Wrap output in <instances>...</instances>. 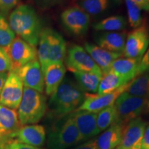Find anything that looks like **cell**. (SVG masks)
<instances>
[{
	"label": "cell",
	"mask_w": 149,
	"mask_h": 149,
	"mask_svg": "<svg viewBox=\"0 0 149 149\" xmlns=\"http://www.w3.org/2000/svg\"><path fill=\"white\" fill-rule=\"evenodd\" d=\"M86 93L76 81L69 77H64L59 86L51 96L48 103L49 115L61 119L74 113L82 104Z\"/></svg>",
	"instance_id": "6da1fadb"
},
{
	"label": "cell",
	"mask_w": 149,
	"mask_h": 149,
	"mask_svg": "<svg viewBox=\"0 0 149 149\" xmlns=\"http://www.w3.org/2000/svg\"><path fill=\"white\" fill-rule=\"evenodd\" d=\"M8 24L17 37L36 47L43 29L34 8L26 4L17 6L9 15Z\"/></svg>",
	"instance_id": "7a4b0ae2"
},
{
	"label": "cell",
	"mask_w": 149,
	"mask_h": 149,
	"mask_svg": "<svg viewBox=\"0 0 149 149\" xmlns=\"http://www.w3.org/2000/svg\"><path fill=\"white\" fill-rule=\"evenodd\" d=\"M37 49L42 71L51 63H63L66 55V44L63 37L51 29H44L41 33Z\"/></svg>",
	"instance_id": "3957f363"
},
{
	"label": "cell",
	"mask_w": 149,
	"mask_h": 149,
	"mask_svg": "<svg viewBox=\"0 0 149 149\" xmlns=\"http://www.w3.org/2000/svg\"><path fill=\"white\" fill-rule=\"evenodd\" d=\"M17 109L21 126L35 124L42 120L47 110L46 97L38 91L24 87Z\"/></svg>",
	"instance_id": "277c9868"
},
{
	"label": "cell",
	"mask_w": 149,
	"mask_h": 149,
	"mask_svg": "<svg viewBox=\"0 0 149 149\" xmlns=\"http://www.w3.org/2000/svg\"><path fill=\"white\" fill-rule=\"evenodd\" d=\"M61 120L48 132V149H68L81 143L79 131L71 114Z\"/></svg>",
	"instance_id": "5b68a950"
},
{
	"label": "cell",
	"mask_w": 149,
	"mask_h": 149,
	"mask_svg": "<svg viewBox=\"0 0 149 149\" xmlns=\"http://www.w3.org/2000/svg\"><path fill=\"white\" fill-rule=\"evenodd\" d=\"M114 105L117 115V122L125 126L149 111V99L131 95L125 91L119 96Z\"/></svg>",
	"instance_id": "8992f818"
},
{
	"label": "cell",
	"mask_w": 149,
	"mask_h": 149,
	"mask_svg": "<svg viewBox=\"0 0 149 149\" xmlns=\"http://www.w3.org/2000/svg\"><path fill=\"white\" fill-rule=\"evenodd\" d=\"M10 58L11 70H17L37 59V50L36 47L17 37L8 47L4 48Z\"/></svg>",
	"instance_id": "52a82bcc"
},
{
	"label": "cell",
	"mask_w": 149,
	"mask_h": 149,
	"mask_svg": "<svg viewBox=\"0 0 149 149\" xmlns=\"http://www.w3.org/2000/svg\"><path fill=\"white\" fill-rule=\"evenodd\" d=\"M65 61L68 69L72 72L78 71L102 74L101 69L84 48L79 45H72L68 48Z\"/></svg>",
	"instance_id": "ba28073f"
},
{
	"label": "cell",
	"mask_w": 149,
	"mask_h": 149,
	"mask_svg": "<svg viewBox=\"0 0 149 149\" xmlns=\"http://www.w3.org/2000/svg\"><path fill=\"white\" fill-rule=\"evenodd\" d=\"M24 84L17 70H10L0 94V105L17 109L22 101Z\"/></svg>",
	"instance_id": "9c48e42d"
},
{
	"label": "cell",
	"mask_w": 149,
	"mask_h": 149,
	"mask_svg": "<svg viewBox=\"0 0 149 149\" xmlns=\"http://www.w3.org/2000/svg\"><path fill=\"white\" fill-rule=\"evenodd\" d=\"M61 21L70 33L75 36H81L88 31L90 16L79 7L72 6L61 13Z\"/></svg>",
	"instance_id": "30bf717a"
},
{
	"label": "cell",
	"mask_w": 149,
	"mask_h": 149,
	"mask_svg": "<svg viewBox=\"0 0 149 149\" xmlns=\"http://www.w3.org/2000/svg\"><path fill=\"white\" fill-rule=\"evenodd\" d=\"M148 46V28L145 25L140 26L128 35L123 55L127 58H141Z\"/></svg>",
	"instance_id": "8fae6325"
},
{
	"label": "cell",
	"mask_w": 149,
	"mask_h": 149,
	"mask_svg": "<svg viewBox=\"0 0 149 149\" xmlns=\"http://www.w3.org/2000/svg\"><path fill=\"white\" fill-rule=\"evenodd\" d=\"M146 122L141 117L130 121L123 129L122 140L116 149H141Z\"/></svg>",
	"instance_id": "7c38bea8"
},
{
	"label": "cell",
	"mask_w": 149,
	"mask_h": 149,
	"mask_svg": "<svg viewBox=\"0 0 149 149\" xmlns=\"http://www.w3.org/2000/svg\"><path fill=\"white\" fill-rule=\"evenodd\" d=\"M128 84L129 83L113 92L106 93V94L99 95L97 93L93 94V93H86L84 101L77 110L97 113L106 108L114 105L119 96L126 91Z\"/></svg>",
	"instance_id": "4fadbf2b"
},
{
	"label": "cell",
	"mask_w": 149,
	"mask_h": 149,
	"mask_svg": "<svg viewBox=\"0 0 149 149\" xmlns=\"http://www.w3.org/2000/svg\"><path fill=\"white\" fill-rule=\"evenodd\" d=\"M21 126L17 112L0 105V149L15 139L17 131Z\"/></svg>",
	"instance_id": "5bb4252c"
},
{
	"label": "cell",
	"mask_w": 149,
	"mask_h": 149,
	"mask_svg": "<svg viewBox=\"0 0 149 149\" xmlns=\"http://www.w3.org/2000/svg\"><path fill=\"white\" fill-rule=\"evenodd\" d=\"M24 86L42 93L44 91V78L41 64L37 59L17 70Z\"/></svg>",
	"instance_id": "9a60e30c"
},
{
	"label": "cell",
	"mask_w": 149,
	"mask_h": 149,
	"mask_svg": "<svg viewBox=\"0 0 149 149\" xmlns=\"http://www.w3.org/2000/svg\"><path fill=\"white\" fill-rule=\"evenodd\" d=\"M97 113L80 110L71 113L79 131L81 143L92 139L99 134L97 127Z\"/></svg>",
	"instance_id": "2e32d148"
},
{
	"label": "cell",
	"mask_w": 149,
	"mask_h": 149,
	"mask_svg": "<svg viewBox=\"0 0 149 149\" xmlns=\"http://www.w3.org/2000/svg\"><path fill=\"white\" fill-rule=\"evenodd\" d=\"M15 139L30 146L40 148L46 140L45 128L39 124L22 126L17 131Z\"/></svg>",
	"instance_id": "e0dca14e"
},
{
	"label": "cell",
	"mask_w": 149,
	"mask_h": 149,
	"mask_svg": "<svg viewBox=\"0 0 149 149\" xmlns=\"http://www.w3.org/2000/svg\"><path fill=\"white\" fill-rule=\"evenodd\" d=\"M84 49L101 69L102 74L109 72L113 61L122 55L121 53L109 51L90 43H85Z\"/></svg>",
	"instance_id": "ac0fdd59"
},
{
	"label": "cell",
	"mask_w": 149,
	"mask_h": 149,
	"mask_svg": "<svg viewBox=\"0 0 149 149\" xmlns=\"http://www.w3.org/2000/svg\"><path fill=\"white\" fill-rule=\"evenodd\" d=\"M44 89L48 96H52L64 79L66 68L63 63H51L43 70Z\"/></svg>",
	"instance_id": "d6986e66"
},
{
	"label": "cell",
	"mask_w": 149,
	"mask_h": 149,
	"mask_svg": "<svg viewBox=\"0 0 149 149\" xmlns=\"http://www.w3.org/2000/svg\"><path fill=\"white\" fill-rule=\"evenodd\" d=\"M124 127L120 123L115 122L102 132L96 139L98 149H116L122 140Z\"/></svg>",
	"instance_id": "ffe728a7"
},
{
	"label": "cell",
	"mask_w": 149,
	"mask_h": 149,
	"mask_svg": "<svg viewBox=\"0 0 149 149\" xmlns=\"http://www.w3.org/2000/svg\"><path fill=\"white\" fill-rule=\"evenodd\" d=\"M141 58H119L113 61L111 70L125 79L128 82L138 74L139 63Z\"/></svg>",
	"instance_id": "44dd1931"
},
{
	"label": "cell",
	"mask_w": 149,
	"mask_h": 149,
	"mask_svg": "<svg viewBox=\"0 0 149 149\" xmlns=\"http://www.w3.org/2000/svg\"><path fill=\"white\" fill-rule=\"evenodd\" d=\"M126 39L124 33L106 32L99 35L96 42L97 46L104 49L123 55Z\"/></svg>",
	"instance_id": "7402d4cb"
},
{
	"label": "cell",
	"mask_w": 149,
	"mask_h": 149,
	"mask_svg": "<svg viewBox=\"0 0 149 149\" xmlns=\"http://www.w3.org/2000/svg\"><path fill=\"white\" fill-rule=\"evenodd\" d=\"M76 82L86 93H97L102 74L88 72H73Z\"/></svg>",
	"instance_id": "603a6c76"
},
{
	"label": "cell",
	"mask_w": 149,
	"mask_h": 149,
	"mask_svg": "<svg viewBox=\"0 0 149 149\" xmlns=\"http://www.w3.org/2000/svg\"><path fill=\"white\" fill-rule=\"evenodd\" d=\"M128 83L129 82L120 75L109 71L102 74L97 93L102 95L113 92Z\"/></svg>",
	"instance_id": "cb8c5ba5"
},
{
	"label": "cell",
	"mask_w": 149,
	"mask_h": 149,
	"mask_svg": "<svg viewBox=\"0 0 149 149\" xmlns=\"http://www.w3.org/2000/svg\"><path fill=\"white\" fill-rule=\"evenodd\" d=\"M126 92L131 95L149 99V72L139 74L130 81Z\"/></svg>",
	"instance_id": "d4e9b609"
},
{
	"label": "cell",
	"mask_w": 149,
	"mask_h": 149,
	"mask_svg": "<svg viewBox=\"0 0 149 149\" xmlns=\"http://www.w3.org/2000/svg\"><path fill=\"white\" fill-rule=\"evenodd\" d=\"M126 24V21L124 17L115 15L109 17L97 23L94 24L93 28L97 31L114 32L125 29Z\"/></svg>",
	"instance_id": "484cf974"
},
{
	"label": "cell",
	"mask_w": 149,
	"mask_h": 149,
	"mask_svg": "<svg viewBox=\"0 0 149 149\" xmlns=\"http://www.w3.org/2000/svg\"><path fill=\"white\" fill-rule=\"evenodd\" d=\"M117 115L115 105L102 110L97 114V127L100 133L117 122Z\"/></svg>",
	"instance_id": "4316f807"
},
{
	"label": "cell",
	"mask_w": 149,
	"mask_h": 149,
	"mask_svg": "<svg viewBox=\"0 0 149 149\" xmlns=\"http://www.w3.org/2000/svg\"><path fill=\"white\" fill-rule=\"evenodd\" d=\"M78 4L87 14L97 15L109 8L110 0H81Z\"/></svg>",
	"instance_id": "83f0119b"
},
{
	"label": "cell",
	"mask_w": 149,
	"mask_h": 149,
	"mask_svg": "<svg viewBox=\"0 0 149 149\" xmlns=\"http://www.w3.org/2000/svg\"><path fill=\"white\" fill-rule=\"evenodd\" d=\"M15 38V34L4 16L0 15V47L6 48Z\"/></svg>",
	"instance_id": "f1b7e54d"
},
{
	"label": "cell",
	"mask_w": 149,
	"mask_h": 149,
	"mask_svg": "<svg viewBox=\"0 0 149 149\" xmlns=\"http://www.w3.org/2000/svg\"><path fill=\"white\" fill-rule=\"evenodd\" d=\"M128 16V23L132 28L137 29L142 24L141 9L130 0H125Z\"/></svg>",
	"instance_id": "f546056e"
},
{
	"label": "cell",
	"mask_w": 149,
	"mask_h": 149,
	"mask_svg": "<svg viewBox=\"0 0 149 149\" xmlns=\"http://www.w3.org/2000/svg\"><path fill=\"white\" fill-rule=\"evenodd\" d=\"M20 0H0V15H6L17 6Z\"/></svg>",
	"instance_id": "4dcf8cb0"
},
{
	"label": "cell",
	"mask_w": 149,
	"mask_h": 149,
	"mask_svg": "<svg viewBox=\"0 0 149 149\" xmlns=\"http://www.w3.org/2000/svg\"><path fill=\"white\" fill-rule=\"evenodd\" d=\"M11 70L10 58L4 48L0 47V72H6Z\"/></svg>",
	"instance_id": "1f68e13d"
},
{
	"label": "cell",
	"mask_w": 149,
	"mask_h": 149,
	"mask_svg": "<svg viewBox=\"0 0 149 149\" xmlns=\"http://www.w3.org/2000/svg\"><path fill=\"white\" fill-rule=\"evenodd\" d=\"M1 149H42L38 147H35L30 145L24 144V143L19 142V141L15 140V139H12V140L8 141L6 144L4 145Z\"/></svg>",
	"instance_id": "d6a6232c"
},
{
	"label": "cell",
	"mask_w": 149,
	"mask_h": 149,
	"mask_svg": "<svg viewBox=\"0 0 149 149\" xmlns=\"http://www.w3.org/2000/svg\"><path fill=\"white\" fill-rule=\"evenodd\" d=\"M149 72V47L147 48L146 53L141 57L140 63H139L138 74Z\"/></svg>",
	"instance_id": "836d02e7"
},
{
	"label": "cell",
	"mask_w": 149,
	"mask_h": 149,
	"mask_svg": "<svg viewBox=\"0 0 149 149\" xmlns=\"http://www.w3.org/2000/svg\"><path fill=\"white\" fill-rule=\"evenodd\" d=\"M68 149H98L96 144V139H91L89 140L82 142V144L77 145L75 147Z\"/></svg>",
	"instance_id": "e575fe53"
},
{
	"label": "cell",
	"mask_w": 149,
	"mask_h": 149,
	"mask_svg": "<svg viewBox=\"0 0 149 149\" xmlns=\"http://www.w3.org/2000/svg\"><path fill=\"white\" fill-rule=\"evenodd\" d=\"M39 6L43 8H48L59 3L63 0H34Z\"/></svg>",
	"instance_id": "d590c367"
},
{
	"label": "cell",
	"mask_w": 149,
	"mask_h": 149,
	"mask_svg": "<svg viewBox=\"0 0 149 149\" xmlns=\"http://www.w3.org/2000/svg\"><path fill=\"white\" fill-rule=\"evenodd\" d=\"M141 149H149V124L146 126L142 139Z\"/></svg>",
	"instance_id": "8d00e7d4"
},
{
	"label": "cell",
	"mask_w": 149,
	"mask_h": 149,
	"mask_svg": "<svg viewBox=\"0 0 149 149\" xmlns=\"http://www.w3.org/2000/svg\"><path fill=\"white\" fill-rule=\"evenodd\" d=\"M135 5H137L139 8L142 10L149 11V1L147 0H130Z\"/></svg>",
	"instance_id": "74e56055"
},
{
	"label": "cell",
	"mask_w": 149,
	"mask_h": 149,
	"mask_svg": "<svg viewBox=\"0 0 149 149\" xmlns=\"http://www.w3.org/2000/svg\"><path fill=\"white\" fill-rule=\"evenodd\" d=\"M7 77H8L7 72H0V94H1L3 86L6 81Z\"/></svg>",
	"instance_id": "f35d334b"
},
{
	"label": "cell",
	"mask_w": 149,
	"mask_h": 149,
	"mask_svg": "<svg viewBox=\"0 0 149 149\" xmlns=\"http://www.w3.org/2000/svg\"><path fill=\"white\" fill-rule=\"evenodd\" d=\"M147 1H149V0H147Z\"/></svg>",
	"instance_id": "ab89813d"
}]
</instances>
